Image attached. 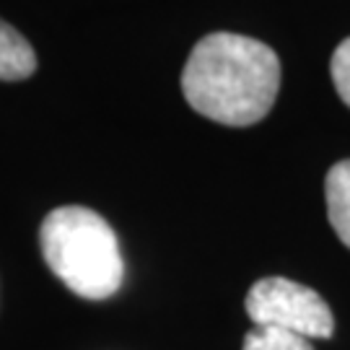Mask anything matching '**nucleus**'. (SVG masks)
Here are the masks:
<instances>
[{
  "label": "nucleus",
  "instance_id": "1",
  "mask_svg": "<svg viewBox=\"0 0 350 350\" xmlns=\"http://www.w3.org/2000/svg\"><path fill=\"white\" fill-rule=\"evenodd\" d=\"M280 88V60L260 39L213 31L202 37L182 70L187 104L228 127L257 125L267 117Z\"/></svg>",
  "mask_w": 350,
  "mask_h": 350
},
{
  "label": "nucleus",
  "instance_id": "2",
  "mask_svg": "<svg viewBox=\"0 0 350 350\" xmlns=\"http://www.w3.org/2000/svg\"><path fill=\"white\" fill-rule=\"evenodd\" d=\"M39 244L47 267L81 299H109L125 280L117 234L91 208H55L42 221Z\"/></svg>",
  "mask_w": 350,
  "mask_h": 350
},
{
  "label": "nucleus",
  "instance_id": "3",
  "mask_svg": "<svg viewBox=\"0 0 350 350\" xmlns=\"http://www.w3.org/2000/svg\"><path fill=\"white\" fill-rule=\"evenodd\" d=\"M247 314L254 327H273L306 340H325L335 329L327 301L288 278H262L247 293Z\"/></svg>",
  "mask_w": 350,
  "mask_h": 350
},
{
  "label": "nucleus",
  "instance_id": "4",
  "mask_svg": "<svg viewBox=\"0 0 350 350\" xmlns=\"http://www.w3.org/2000/svg\"><path fill=\"white\" fill-rule=\"evenodd\" d=\"M327 215L340 241L350 250V159L338 161L325 179Z\"/></svg>",
  "mask_w": 350,
  "mask_h": 350
},
{
  "label": "nucleus",
  "instance_id": "5",
  "mask_svg": "<svg viewBox=\"0 0 350 350\" xmlns=\"http://www.w3.org/2000/svg\"><path fill=\"white\" fill-rule=\"evenodd\" d=\"M37 70L34 47L0 18V81H24Z\"/></svg>",
  "mask_w": 350,
  "mask_h": 350
},
{
  "label": "nucleus",
  "instance_id": "6",
  "mask_svg": "<svg viewBox=\"0 0 350 350\" xmlns=\"http://www.w3.org/2000/svg\"><path fill=\"white\" fill-rule=\"evenodd\" d=\"M241 350H314L312 342L293 332L273 329V327H254L247 332Z\"/></svg>",
  "mask_w": 350,
  "mask_h": 350
},
{
  "label": "nucleus",
  "instance_id": "7",
  "mask_svg": "<svg viewBox=\"0 0 350 350\" xmlns=\"http://www.w3.org/2000/svg\"><path fill=\"white\" fill-rule=\"evenodd\" d=\"M332 83L338 88V96L350 107V37L340 42L332 55Z\"/></svg>",
  "mask_w": 350,
  "mask_h": 350
}]
</instances>
